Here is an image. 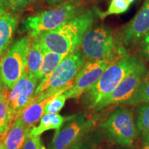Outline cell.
Listing matches in <instances>:
<instances>
[{"mask_svg": "<svg viewBox=\"0 0 149 149\" xmlns=\"http://www.w3.org/2000/svg\"><path fill=\"white\" fill-rule=\"evenodd\" d=\"M94 19L95 10H88L36 38L46 51L66 56L79 49L84 35L93 25Z\"/></svg>", "mask_w": 149, "mask_h": 149, "instance_id": "1", "label": "cell"}, {"mask_svg": "<svg viewBox=\"0 0 149 149\" xmlns=\"http://www.w3.org/2000/svg\"><path fill=\"white\" fill-rule=\"evenodd\" d=\"M144 62L137 56L126 54L108 67L94 86L85 93L84 103L94 110L97 104L115 90L128 75Z\"/></svg>", "mask_w": 149, "mask_h": 149, "instance_id": "2", "label": "cell"}, {"mask_svg": "<svg viewBox=\"0 0 149 149\" xmlns=\"http://www.w3.org/2000/svg\"><path fill=\"white\" fill-rule=\"evenodd\" d=\"M79 48L86 61L120 59L127 54L111 30L104 25L91 26L84 35Z\"/></svg>", "mask_w": 149, "mask_h": 149, "instance_id": "3", "label": "cell"}, {"mask_svg": "<svg viewBox=\"0 0 149 149\" xmlns=\"http://www.w3.org/2000/svg\"><path fill=\"white\" fill-rule=\"evenodd\" d=\"M82 0H66L50 10L29 17L22 22V28L31 38L53 31L81 13Z\"/></svg>", "mask_w": 149, "mask_h": 149, "instance_id": "4", "label": "cell"}, {"mask_svg": "<svg viewBox=\"0 0 149 149\" xmlns=\"http://www.w3.org/2000/svg\"><path fill=\"white\" fill-rule=\"evenodd\" d=\"M86 61L79 49L66 55L47 79L40 81L33 98L64 93L71 88L74 78Z\"/></svg>", "mask_w": 149, "mask_h": 149, "instance_id": "5", "label": "cell"}, {"mask_svg": "<svg viewBox=\"0 0 149 149\" xmlns=\"http://www.w3.org/2000/svg\"><path fill=\"white\" fill-rule=\"evenodd\" d=\"M32 38L24 36L15 41L0 60V81L8 90L12 89L27 66Z\"/></svg>", "mask_w": 149, "mask_h": 149, "instance_id": "6", "label": "cell"}, {"mask_svg": "<svg viewBox=\"0 0 149 149\" xmlns=\"http://www.w3.org/2000/svg\"><path fill=\"white\" fill-rule=\"evenodd\" d=\"M101 128L111 140L125 147L133 146L138 134L133 113L124 107L115 109Z\"/></svg>", "mask_w": 149, "mask_h": 149, "instance_id": "7", "label": "cell"}, {"mask_svg": "<svg viewBox=\"0 0 149 149\" xmlns=\"http://www.w3.org/2000/svg\"><path fill=\"white\" fill-rule=\"evenodd\" d=\"M94 125V121L84 113L68 117L56 130L48 149H69L86 138Z\"/></svg>", "mask_w": 149, "mask_h": 149, "instance_id": "8", "label": "cell"}, {"mask_svg": "<svg viewBox=\"0 0 149 149\" xmlns=\"http://www.w3.org/2000/svg\"><path fill=\"white\" fill-rule=\"evenodd\" d=\"M119 59L86 61L74 78L72 87L64 92L67 99H79L97 82L106 69Z\"/></svg>", "mask_w": 149, "mask_h": 149, "instance_id": "9", "label": "cell"}, {"mask_svg": "<svg viewBox=\"0 0 149 149\" xmlns=\"http://www.w3.org/2000/svg\"><path fill=\"white\" fill-rule=\"evenodd\" d=\"M38 79L26 68L8 93V106L13 119L17 118L33 100Z\"/></svg>", "mask_w": 149, "mask_h": 149, "instance_id": "10", "label": "cell"}, {"mask_svg": "<svg viewBox=\"0 0 149 149\" xmlns=\"http://www.w3.org/2000/svg\"><path fill=\"white\" fill-rule=\"evenodd\" d=\"M146 74V66L143 64L135 71L123 80L111 94L102 100L94 111H101L115 104H126L135 94L141 84L144 81Z\"/></svg>", "mask_w": 149, "mask_h": 149, "instance_id": "11", "label": "cell"}, {"mask_svg": "<svg viewBox=\"0 0 149 149\" xmlns=\"http://www.w3.org/2000/svg\"><path fill=\"white\" fill-rule=\"evenodd\" d=\"M149 32V0H146L135 16L123 29L119 41L124 46L135 44Z\"/></svg>", "mask_w": 149, "mask_h": 149, "instance_id": "12", "label": "cell"}, {"mask_svg": "<svg viewBox=\"0 0 149 149\" xmlns=\"http://www.w3.org/2000/svg\"><path fill=\"white\" fill-rule=\"evenodd\" d=\"M31 130L20 117L11 123L8 131L3 138L6 149H22Z\"/></svg>", "mask_w": 149, "mask_h": 149, "instance_id": "13", "label": "cell"}, {"mask_svg": "<svg viewBox=\"0 0 149 149\" xmlns=\"http://www.w3.org/2000/svg\"><path fill=\"white\" fill-rule=\"evenodd\" d=\"M19 23V16L14 12H6L0 17V56L8 49Z\"/></svg>", "mask_w": 149, "mask_h": 149, "instance_id": "14", "label": "cell"}, {"mask_svg": "<svg viewBox=\"0 0 149 149\" xmlns=\"http://www.w3.org/2000/svg\"><path fill=\"white\" fill-rule=\"evenodd\" d=\"M58 95H53L49 97L40 96L33 98V102L24 110L20 117L29 128L34 127L35 124L41 120L44 114V107L51 99Z\"/></svg>", "mask_w": 149, "mask_h": 149, "instance_id": "15", "label": "cell"}, {"mask_svg": "<svg viewBox=\"0 0 149 149\" xmlns=\"http://www.w3.org/2000/svg\"><path fill=\"white\" fill-rule=\"evenodd\" d=\"M44 54V48L42 44L37 38L32 39L28 55L26 69L37 78L42 66Z\"/></svg>", "mask_w": 149, "mask_h": 149, "instance_id": "16", "label": "cell"}, {"mask_svg": "<svg viewBox=\"0 0 149 149\" xmlns=\"http://www.w3.org/2000/svg\"><path fill=\"white\" fill-rule=\"evenodd\" d=\"M65 118L58 113H48L44 114L40 120L38 126H34L30 130V135H41L43 133L48 130L55 129L57 130L65 122Z\"/></svg>", "mask_w": 149, "mask_h": 149, "instance_id": "17", "label": "cell"}, {"mask_svg": "<svg viewBox=\"0 0 149 149\" xmlns=\"http://www.w3.org/2000/svg\"><path fill=\"white\" fill-rule=\"evenodd\" d=\"M65 57L66 56L59 55L54 52L46 51L44 49L42 64L37 76L38 81L40 82L50 77Z\"/></svg>", "mask_w": 149, "mask_h": 149, "instance_id": "18", "label": "cell"}, {"mask_svg": "<svg viewBox=\"0 0 149 149\" xmlns=\"http://www.w3.org/2000/svg\"><path fill=\"white\" fill-rule=\"evenodd\" d=\"M8 93H6L0 100V138L4 137L14 120L9 109Z\"/></svg>", "mask_w": 149, "mask_h": 149, "instance_id": "19", "label": "cell"}, {"mask_svg": "<svg viewBox=\"0 0 149 149\" xmlns=\"http://www.w3.org/2000/svg\"><path fill=\"white\" fill-rule=\"evenodd\" d=\"M126 104L130 106L149 104V79L144 80L141 84L135 94Z\"/></svg>", "mask_w": 149, "mask_h": 149, "instance_id": "20", "label": "cell"}, {"mask_svg": "<svg viewBox=\"0 0 149 149\" xmlns=\"http://www.w3.org/2000/svg\"><path fill=\"white\" fill-rule=\"evenodd\" d=\"M135 0H111L109 8L105 12L99 13V16L102 19L111 15H118L125 13Z\"/></svg>", "mask_w": 149, "mask_h": 149, "instance_id": "21", "label": "cell"}, {"mask_svg": "<svg viewBox=\"0 0 149 149\" xmlns=\"http://www.w3.org/2000/svg\"><path fill=\"white\" fill-rule=\"evenodd\" d=\"M136 126L143 135H149V104L141 105L139 108Z\"/></svg>", "mask_w": 149, "mask_h": 149, "instance_id": "22", "label": "cell"}, {"mask_svg": "<svg viewBox=\"0 0 149 149\" xmlns=\"http://www.w3.org/2000/svg\"><path fill=\"white\" fill-rule=\"evenodd\" d=\"M66 100V96L64 93L54 97L46 104L44 107V114L58 113L64 107Z\"/></svg>", "mask_w": 149, "mask_h": 149, "instance_id": "23", "label": "cell"}, {"mask_svg": "<svg viewBox=\"0 0 149 149\" xmlns=\"http://www.w3.org/2000/svg\"><path fill=\"white\" fill-rule=\"evenodd\" d=\"M7 10L13 12H20L27 8L35 0H1Z\"/></svg>", "mask_w": 149, "mask_h": 149, "instance_id": "24", "label": "cell"}, {"mask_svg": "<svg viewBox=\"0 0 149 149\" xmlns=\"http://www.w3.org/2000/svg\"><path fill=\"white\" fill-rule=\"evenodd\" d=\"M22 149H45L40 135H28Z\"/></svg>", "mask_w": 149, "mask_h": 149, "instance_id": "25", "label": "cell"}, {"mask_svg": "<svg viewBox=\"0 0 149 149\" xmlns=\"http://www.w3.org/2000/svg\"><path fill=\"white\" fill-rule=\"evenodd\" d=\"M69 149H96V142L94 139L86 137Z\"/></svg>", "mask_w": 149, "mask_h": 149, "instance_id": "26", "label": "cell"}, {"mask_svg": "<svg viewBox=\"0 0 149 149\" xmlns=\"http://www.w3.org/2000/svg\"><path fill=\"white\" fill-rule=\"evenodd\" d=\"M141 54L146 60H149V32L141 40Z\"/></svg>", "mask_w": 149, "mask_h": 149, "instance_id": "27", "label": "cell"}, {"mask_svg": "<svg viewBox=\"0 0 149 149\" xmlns=\"http://www.w3.org/2000/svg\"><path fill=\"white\" fill-rule=\"evenodd\" d=\"M140 149H149V135H144Z\"/></svg>", "mask_w": 149, "mask_h": 149, "instance_id": "28", "label": "cell"}, {"mask_svg": "<svg viewBox=\"0 0 149 149\" xmlns=\"http://www.w3.org/2000/svg\"><path fill=\"white\" fill-rule=\"evenodd\" d=\"M44 1L49 6H56L64 2V1H66V0H44Z\"/></svg>", "mask_w": 149, "mask_h": 149, "instance_id": "29", "label": "cell"}, {"mask_svg": "<svg viewBox=\"0 0 149 149\" xmlns=\"http://www.w3.org/2000/svg\"><path fill=\"white\" fill-rule=\"evenodd\" d=\"M8 90L6 88V86L3 84L0 81V100H1V98L3 97V96L4 95L5 93L8 92Z\"/></svg>", "mask_w": 149, "mask_h": 149, "instance_id": "30", "label": "cell"}, {"mask_svg": "<svg viewBox=\"0 0 149 149\" xmlns=\"http://www.w3.org/2000/svg\"><path fill=\"white\" fill-rule=\"evenodd\" d=\"M7 12V8H6L4 4L2 3V1L0 0V17Z\"/></svg>", "mask_w": 149, "mask_h": 149, "instance_id": "31", "label": "cell"}, {"mask_svg": "<svg viewBox=\"0 0 149 149\" xmlns=\"http://www.w3.org/2000/svg\"><path fill=\"white\" fill-rule=\"evenodd\" d=\"M0 149H6L4 144H3V138H0Z\"/></svg>", "mask_w": 149, "mask_h": 149, "instance_id": "32", "label": "cell"}]
</instances>
